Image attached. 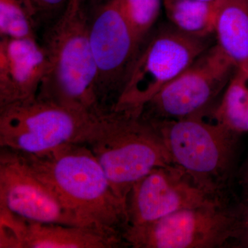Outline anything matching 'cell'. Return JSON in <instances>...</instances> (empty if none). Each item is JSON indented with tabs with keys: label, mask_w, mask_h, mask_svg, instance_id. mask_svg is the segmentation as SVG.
Instances as JSON below:
<instances>
[{
	"label": "cell",
	"mask_w": 248,
	"mask_h": 248,
	"mask_svg": "<svg viewBox=\"0 0 248 248\" xmlns=\"http://www.w3.org/2000/svg\"><path fill=\"white\" fill-rule=\"evenodd\" d=\"M236 71L218 46L210 47L147 103L141 117L179 120L202 115L226 89Z\"/></svg>",
	"instance_id": "obj_8"
},
{
	"label": "cell",
	"mask_w": 248,
	"mask_h": 248,
	"mask_svg": "<svg viewBox=\"0 0 248 248\" xmlns=\"http://www.w3.org/2000/svg\"><path fill=\"white\" fill-rule=\"evenodd\" d=\"M236 231V203L230 200L184 209L156 221L127 226L122 239L133 248H233Z\"/></svg>",
	"instance_id": "obj_6"
},
{
	"label": "cell",
	"mask_w": 248,
	"mask_h": 248,
	"mask_svg": "<svg viewBox=\"0 0 248 248\" xmlns=\"http://www.w3.org/2000/svg\"><path fill=\"white\" fill-rule=\"evenodd\" d=\"M126 246L122 236L93 227L27 220L22 248H114Z\"/></svg>",
	"instance_id": "obj_13"
},
{
	"label": "cell",
	"mask_w": 248,
	"mask_h": 248,
	"mask_svg": "<svg viewBox=\"0 0 248 248\" xmlns=\"http://www.w3.org/2000/svg\"><path fill=\"white\" fill-rule=\"evenodd\" d=\"M0 206L29 221L84 226L17 152L4 148L0 153Z\"/></svg>",
	"instance_id": "obj_11"
},
{
	"label": "cell",
	"mask_w": 248,
	"mask_h": 248,
	"mask_svg": "<svg viewBox=\"0 0 248 248\" xmlns=\"http://www.w3.org/2000/svg\"><path fill=\"white\" fill-rule=\"evenodd\" d=\"M140 47L157 20L163 0H114Z\"/></svg>",
	"instance_id": "obj_17"
},
{
	"label": "cell",
	"mask_w": 248,
	"mask_h": 248,
	"mask_svg": "<svg viewBox=\"0 0 248 248\" xmlns=\"http://www.w3.org/2000/svg\"><path fill=\"white\" fill-rule=\"evenodd\" d=\"M94 115L37 96L0 107V147L40 154L81 143Z\"/></svg>",
	"instance_id": "obj_7"
},
{
	"label": "cell",
	"mask_w": 248,
	"mask_h": 248,
	"mask_svg": "<svg viewBox=\"0 0 248 248\" xmlns=\"http://www.w3.org/2000/svg\"><path fill=\"white\" fill-rule=\"evenodd\" d=\"M17 153L84 226L122 237L128 224L126 203L85 143H66L40 154Z\"/></svg>",
	"instance_id": "obj_1"
},
{
	"label": "cell",
	"mask_w": 248,
	"mask_h": 248,
	"mask_svg": "<svg viewBox=\"0 0 248 248\" xmlns=\"http://www.w3.org/2000/svg\"><path fill=\"white\" fill-rule=\"evenodd\" d=\"M215 122L241 135L248 132V76L236 71L214 112Z\"/></svg>",
	"instance_id": "obj_16"
},
{
	"label": "cell",
	"mask_w": 248,
	"mask_h": 248,
	"mask_svg": "<svg viewBox=\"0 0 248 248\" xmlns=\"http://www.w3.org/2000/svg\"><path fill=\"white\" fill-rule=\"evenodd\" d=\"M214 34L236 71L248 76V0H219Z\"/></svg>",
	"instance_id": "obj_14"
},
{
	"label": "cell",
	"mask_w": 248,
	"mask_h": 248,
	"mask_svg": "<svg viewBox=\"0 0 248 248\" xmlns=\"http://www.w3.org/2000/svg\"><path fill=\"white\" fill-rule=\"evenodd\" d=\"M239 183L244 192V201L248 202V158L240 172Z\"/></svg>",
	"instance_id": "obj_22"
},
{
	"label": "cell",
	"mask_w": 248,
	"mask_h": 248,
	"mask_svg": "<svg viewBox=\"0 0 248 248\" xmlns=\"http://www.w3.org/2000/svg\"><path fill=\"white\" fill-rule=\"evenodd\" d=\"M231 200L229 195L212 188L186 170L173 164L153 170L129 192V226H138L184 209Z\"/></svg>",
	"instance_id": "obj_9"
},
{
	"label": "cell",
	"mask_w": 248,
	"mask_h": 248,
	"mask_svg": "<svg viewBox=\"0 0 248 248\" xmlns=\"http://www.w3.org/2000/svg\"><path fill=\"white\" fill-rule=\"evenodd\" d=\"M48 65L37 40L1 37L0 107L37 97Z\"/></svg>",
	"instance_id": "obj_12"
},
{
	"label": "cell",
	"mask_w": 248,
	"mask_h": 248,
	"mask_svg": "<svg viewBox=\"0 0 248 248\" xmlns=\"http://www.w3.org/2000/svg\"><path fill=\"white\" fill-rule=\"evenodd\" d=\"M219 0H163L166 16L172 27L186 35L208 39L215 32Z\"/></svg>",
	"instance_id": "obj_15"
},
{
	"label": "cell",
	"mask_w": 248,
	"mask_h": 248,
	"mask_svg": "<svg viewBox=\"0 0 248 248\" xmlns=\"http://www.w3.org/2000/svg\"><path fill=\"white\" fill-rule=\"evenodd\" d=\"M27 219L0 206V248H22Z\"/></svg>",
	"instance_id": "obj_19"
},
{
	"label": "cell",
	"mask_w": 248,
	"mask_h": 248,
	"mask_svg": "<svg viewBox=\"0 0 248 248\" xmlns=\"http://www.w3.org/2000/svg\"><path fill=\"white\" fill-rule=\"evenodd\" d=\"M141 46L110 110L140 116L143 107L209 48L208 39L161 29Z\"/></svg>",
	"instance_id": "obj_5"
},
{
	"label": "cell",
	"mask_w": 248,
	"mask_h": 248,
	"mask_svg": "<svg viewBox=\"0 0 248 248\" xmlns=\"http://www.w3.org/2000/svg\"><path fill=\"white\" fill-rule=\"evenodd\" d=\"M33 18L23 0H0V36L37 40Z\"/></svg>",
	"instance_id": "obj_18"
},
{
	"label": "cell",
	"mask_w": 248,
	"mask_h": 248,
	"mask_svg": "<svg viewBox=\"0 0 248 248\" xmlns=\"http://www.w3.org/2000/svg\"><path fill=\"white\" fill-rule=\"evenodd\" d=\"M148 122L174 164L212 188L228 194L240 135L218 122H205L202 115Z\"/></svg>",
	"instance_id": "obj_4"
},
{
	"label": "cell",
	"mask_w": 248,
	"mask_h": 248,
	"mask_svg": "<svg viewBox=\"0 0 248 248\" xmlns=\"http://www.w3.org/2000/svg\"><path fill=\"white\" fill-rule=\"evenodd\" d=\"M197 1H206V2H213V1H216L217 0H197Z\"/></svg>",
	"instance_id": "obj_23"
},
{
	"label": "cell",
	"mask_w": 248,
	"mask_h": 248,
	"mask_svg": "<svg viewBox=\"0 0 248 248\" xmlns=\"http://www.w3.org/2000/svg\"><path fill=\"white\" fill-rule=\"evenodd\" d=\"M90 0H70L47 27L42 46L48 69L37 97L91 114L102 112L89 37Z\"/></svg>",
	"instance_id": "obj_2"
},
{
	"label": "cell",
	"mask_w": 248,
	"mask_h": 248,
	"mask_svg": "<svg viewBox=\"0 0 248 248\" xmlns=\"http://www.w3.org/2000/svg\"><path fill=\"white\" fill-rule=\"evenodd\" d=\"M237 231L233 248H248V202L236 203Z\"/></svg>",
	"instance_id": "obj_21"
},
{
	"label": "cell",
	"mask_w": 248,
	"mask_h": 248,
	"mask_svg": "<svg viewBox=\"0 0 248 248\" xmlns=\"http://www.w3.org/2000/svg\"><path fill=\"white\" fill-rule=\"evenodd\" d=\"M89 37L97 70V95L102 110L114 107L141 47L114 0L90 11Z\"/></svg>",
	"instance_id": "obj_10"
},
{
	"label": "cell",
	"mask_w": 248,
	"mask_h": 248,
	"mask_svg": "<svg viewBox=\"0 0 248 248\" xmlns=\"http://www.w3.org/2000/svg\"><path fill=\"white\" fill-rule=\"evenodd\" d=\"M70 0H23L33 18L36 26L45 24L48 27L66 9Z\"/></svg>",
	"instance_id": "obj_20"
},
{
	"label": "cell",
	"mask_w": 248,
	"mask_h": 248,
	"mask_svg": "<svg viewBox=\"0 0 248 248\" xmlns=\"http://www.w3.org/2000/svg\"><path fill=\"white\" fill-rule=\"evenodd\" d=\"M81 143L92 151L116 195L125 203L140 179L153 170L174 164L153 125L141 115L123 111L94 114Z\"/></svg>",
	"instance_id": "obj_3"
}]
</instances>
